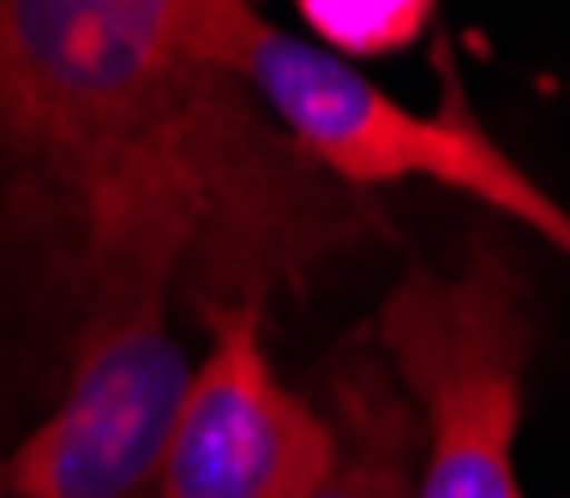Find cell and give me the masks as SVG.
<instances>
[{
    "label": "cell",
    "mask_w": 570,
    "mask_h": 498,
    "mask_svg": "<svg viewBox=\"0 0 570 498\" xmlns=\"http://www.w3.org/2000/svg\"><path fill=\"white\" fill-rule=\"evenodd\" d=\"M228 0H0V150L79 216L90 313L258 306L366 223L210 55Z\"/></svg>",
    "instance_id": "1"
},
{
    "label": "cell",
    "mask_w": 570,
    "mask_h": 498,
    "mask_svg": "<svg viewBox=\"0 0 570 498\" xmlns=\"http://www.w3.org/2000/svg\"><path fill=\"white\" fill-rule=\"evenodd\" d=\"M210 55L246 85V97L295 145V157L313 163L331 186L361 198L379 186L421 180L511 216L570 258V211L522 163L504 157L474 120L421 115L384 97L354 60L271 25L258 0H228V12L210 30Z\"/></svg>",
    "instance_id": "2"
},
{
    "label": "cell",
    "mask_w": 570,
    "mask_h": 498,
    "mask_svg": "<svg viewBox=\"0 0 570 498\" xmlns=\"http://www.w3.org/2000/svg\"><path fill=\"white\" fill-rule=\"evenodd\" d=\"M366 336L421 414L414 498H522L517 427L529 306L517 264L492 241H474L451 271H409Z\"/></svg>",
    "instance_id": "3"
},
{
    "label": "cell",
    "mask_w": 570,
    "mask_h": 498,
    "mask_svg": "<svg viewBox=\"0 0 570 498\" xmlns=\"http://www.w3.org/2000/svg\"><path fill=\"white\" fill-rule=\"evenodd\" d=\"M187 372L168 301L85 313L55 409L0 450V498H150Z\"/></svg>",
    "instance_id": "4"
},
{
    "label": "cell",
    "mask_w": 570,
    "mask_h": 498,
    "mask_svg": "<svg viewBox=\"0 0 570 498\" xmlns=\"http://www.w3.org/2000/svg\"><path fill=\"white\" fill-rule=\"evenodd\" d=\"M205 324L150 498H306L331 469L325 409L276 379L258 306H217Z\"/></svg>",
    "instance_id": "5"
},
{
    "label": "cell",
    "mask_w": 570,
    "mask_h": 498,
    "mask_svg": "<svg viewBox=\"0 0 570 498\" xmlns=\"http://www.w3.org/2000/svg\"><path fill=\"white\" fill-rule=\"evenodd\" d=\"M331 469L306 498H414L421 487V414L373 336H354L325 367Z\"/></svg>",
    "instance_id": "6"
},
{
    "label": "cell",
    "mask_w": 570,
    "mask_h": 498,
    "mask_svg": "<svg viewBox=\"0 0 570 498\" xmlns=\"http://www.w3.org/2000/svg\"><path fill=\"white\" fill-rule=\"evenodd\" d=\"M306 37L343 60L403 55L433 30L439 0H295Z\"/></svg>",
    "instance_id": "7"
}]
</instances>
